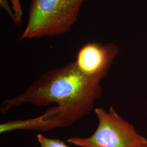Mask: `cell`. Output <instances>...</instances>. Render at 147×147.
<instances>
[{
    "instance_id": "cell-1",
    "label": "cell",
    "mask_w": 147,
    "mask_h": 147,
    "mask_svg": "<svg viewBox=\"0 0 147 147\" xmlns=\"http://www.w3.org/2000/svg\"><path fill=\"white\" fill-rule=\"evenodd\" d=\"M101 94L100 82L86 77L74 61L42 74L21 94L3 101L0 111L5 113L27 103L40 107L55 104L27 121L29 130L47 132L70 126L83 118L93 110Z\"/></svg>"
},
{
    "instance_id": "cell-2",
    "label": "cell",
    "mask_w": 147,
    "mask_h": 147,
    "mask_svg": "<svg viewBox=\"0 0 147 147\" xmlns=\"http://www.w3.org/2000/svg\"><path fill=\"white\" fill-rule=\"evenodd\" d=\"M87 0H31L19 40L55 37L70 31Z\"/></svg>"
},
{
    "instance_id": "cell-3",
    "label": "cell",
    "mask_w": 147,
    "mask_h": 147,
    "mask_svg": "<svg viewBox=\"0 0 147 147\" xmlns=\"http://www.w3.org/2000/svg\"><path fill=\"white\" fill-rule=\"evenodd\" d=\"M98 121L94 132L88 137H71L69 143L79 147H143L147 139L111 106L108 110L95 108Z\"/></svg>"
},
{
    "instance_id": "cell-4",
    "label": "cell",
    "mask_w": 147,
    "mask_h": 147,
    "mask_svg": "<svg viewBox=\"0 0 147 147\" xmlns=\"http://www.w3.org/2000/svg\"><path fill=\"white\" fill-rule=\"evenodd\" d=\"M118 53V48L112 43L89 42L80 48L75 61L86 77L100 82L107 76Z\"/></svg>"
},
{
    "instance_id": "cell-5",
    "label": "cell",
    "mask_w": 147,
    "mask_h": 147,
    "mask_svg": "<svg viewBox=\"0 0 147 147\" xmlns=\"http://www.w3.org/2000/svg\"><path fill=\"white\" fill-rule=\"evenodd\" d=\"M37 138L40 147H69L59 138H50L40 134L37 135Z\"/></svg>"
},
{
    "instance_id": "cell-6",
    "label": "cell",
    "mask_w": 147,
    "mask_h": 147,
    "mask_svg": "<svg viewBox=\"0 0 147 147\" xmlns=\"http://www.w3.org/2000/svg\"><path fill=\"white\" fill-rule=\"evenodd\" d=\"M12 8L16 20V25L20 26L22 22V9L21 5V0H11Z\"/></svg>"
},
{
    "instance_id": "cell-7",
    "label": "cell",
    "mask_w": 147,
    "mask_h": 147,
    "mask_svg": "<svg viewBox=\"0 0 147 147\" xmlns=\"http://www.w3.org/2000/svg\"><path fill=\"white\" fill-rule=\"evenodd\" d=\"M9 0H0V5H1V7L6 11V12L9 14V16H11L14 23L16 25V16L14 15L13 9L11 8V7L9 5Z\"/></svg>"
},
{
    "instance_id": "cell-8",
    "label": "cell",
    "mask_w": 147,
    "mask_h": 147,
    "mask_svg": "<svg viewBox=\"0 0 147 147\" xmlns=\"http://www.w3.org/2000/svg\"><path fill=\"white\" fill-rule=\"evenodd\" d=\"M143 147H147V144H146L145 146H143Z\"/></svg>"
}]
</instances>
